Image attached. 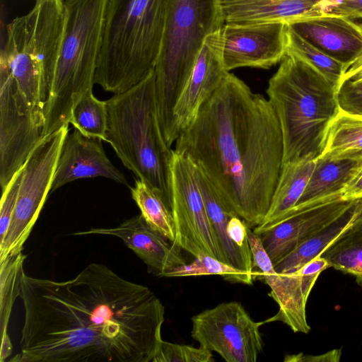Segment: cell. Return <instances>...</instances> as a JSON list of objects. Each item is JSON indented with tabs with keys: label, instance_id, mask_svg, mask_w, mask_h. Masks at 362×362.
<instances>
[{
	"label": "cell",
	"instance_id": "cell-1",
	"mask_svg": "<svg viewBox=\"0 0 362 362\" xmlns=\"http://www.w3.org/2000/svg\"><path fill=\"white\" fill-rule=\"evenodd\" d=\"M21 352L12 362H152L165 308L148 287L91 263L74 279L25 274Z\"/></svg>",
	"mask_w": 362,
	"mask_h": 362
},
{
	"label": "cell",
	"instance_id": "cell-2",
	"mask_svg": "<svg viewBox=\"0 0 362 362\" xmlns=\"http://www.w3.org/2000/svg\"><path fill=\"white\" fill-rule=\"evenodd\" d=\"M175 143L249 228L261 224L284 160L280 123L268 99L228 72Z\"/></svg>",
	"mask_w": 362,
	"mask_h": 362
},
{
	"label": "cell",
	"instance_id": "cell-3",
	"mask_svg": "<svg viewBox=\"0 0 362 362\" xmlns=\"http://www.w3.org/2000/svg\"><path fill=\"white\" fill-rule=\"evenodd\" d=\"M266 92L281 129L283 164L318 158L340 110L337 89L305 61L286 53Z\"/></svg>",
	"mask_w": 362,
	"mask_h": 362
},
{
	"label": "cell",
	"instance_id": "cell-4",
	"mask_svg": "<svg viewBox=\"0 0 362 362\" xmlns=\"http://www.w3.org/2000/svg\"><path fill=\"white\" fill-rule=\"evenodd\" d=\"M168 0H107L94 83L114 94L155 69Z\"/></svg>",
	"mask_w": 362,
	"mask_h": 362
},
{
	"label": "cell",
	"instance_id": "cell-5",
	"mask_svg": "<svg viewBox=\"0 0 362 362\" xmlns=\"http://www.w3.org/2000/svg\"><path fill=\"white\" fill-rule=\"evenodd\" d=\"M105 101L106 142L122 164L157 192L170 209L173 150L160 125L154 69L135 86Z\"/></svg>",
	"mask_w": 362,
	"mask_h": 362
},
{
	"label": "cell",
	"instance_id": "cell-6",
	"mask_svg": "<svg viewBox=\"0 0 362 362\" xmlns=\"http://www.w3.org/2000/svg\"><path fill=\"white\" fill-rule=\"evenodd\" d=\"M107 0H64L66 23L44 110L42 136L69 124L75 105L93 92Z\"/></svg>",
	"mask_w": 362,
	"mask_h": 362
},
{
	"label": "cell",
	"instance_id": "cell-7",
	"mask_svg": "<svg viewBox=\"0 0 362 362\" xmlns=\"http://www.w3.org/2000/svg\"><path fill=\"white\" fill-rule=\"evenodd\" d=\"M221 0H168L154 69L158 118L168 145L175 142L173 110L208 35L224 25Z\"/></svg>",
	"mask_w": 362,
	"mask_h": 362
},
{
	"label": "cell",
	"instance_id": "cell-8",
	"mask_svg": "<svg viewBox=\"0 0 362 362\" xmlns=\"http://www.w3.org/2000/svg\"><path fill=\"white\" fill-rule=\"evenodd\" d=\"M69 124L44 136L23 165L15 208L6 235L0 242V261L21 252L52 185Z\"/></svg>",
	"mask_w": 362,
	"mask_h": 362
},
{
	"label": "cell",
	"instance_id": "cell-9",
	"mask_svg": "<svg viewBox=\"0 0 362 362\" xmlns=\"http://www.w3.org/2000/svg\"><path fill=\"white\" fill-rule=\"evenodd\" d=\"M170 210L175 228L174 244L194 257L211 255L224 262L201 194L194 165L173 150Z\"/></svg>",
	"mask_w": 362,
	"mask_h": 362
},
{
	"label": "cell",
	"instance_id": "cell-10",
	"mask_svg": "<svg viewBox=\"0 0 362 362\" xmlns=\"http://www.w3.org/2000/svg\"><path fill=\"white\" fill-rule=\"evenodd\" d=\"M192 337L199 346L218 353L227 362H255L263 351L259 327L242 304L220 303L192 317Z\"/></svg>",
	"mask_w": 362,
	"mask_h": 362
},
{
	"label": "cell",
	"instance_id": "cell-11",
	"mask_svg": "<svg viewBox=\"0 0 362 362\" xmlns=\"http://www.w3.org/2000/svg\"><path fill=\"white\" fill-rule=\"evenodd\" d=\"M42 138L25 98L9 71L0 66V184L4 191Z\"/></svg>",
	"mask_w": 362,
	"mask_h": 362
},
{
	"label": "cell",
	"instance_id": "cell-12",
	"mask_svg": "<svg viewBox=\"0 0 362 362\" xmlns=\"http://www.w3.org/2000/svg\"><path fill=\"white\" fill-rule=\"evenodd\" d=\"M247 238L254 269H257V276L270 288L269 296L279 306L277 313L265 323L281 321L294 332L308 333L310 327L306 320V303L320 274H308L300 269L291 274H279L274 268L260 235L248 229Z\"/></svg>",
	"mask_w": 362,
	"mask_h": 362
},
{
	"label": "cell",
	"instance_id": "cell-13",
	"mask_svg": "<svg viewBox=\"0 0 362 362\" xmlns=\"http://www.w3.org/2000/svg\"><path fill=\"white\" fill-rule=\"evenodd\" d=\"M288 28L283 23L224 24L221 33L226 69H268L281 62L287 52Z\"/></svg>",
	"mask_w": 362,
	"mask_h": 362
},
{
	"label": "cell",
	"instance_id": "cell-14",
	"mask_svg": "<svg viewBox=\"0 0 362 362\" xmlns=\"http://www.w3.org/2000/svg\"><path fill=\"white\" fill-rule=\"evenodd\" d=\"M221 29L205 39L192 71L173 110V134L176 141L193 122L202 105L218 88L228 71L223 60Z\"/></svg>",
	"mask_w": 362,
	"mask_h": 362
},
{
	"label": "cell",
	"instance_id": "cell-15",
	"mask_svg": "<svg viewBox=\"0 0 362 362\" xmlns=\"http://www.w3.org/2000/svg\"><path fill=\"white\" fill-rule=\"evenodd\" d=\"M358 199L340 197L323 202L288 215L261 233L262 243L273 264L339 216Z\"/></svg>",
	"mask_w": 362,
	"mask_h": 362
},
{
	"label": "cell",
	"instance_id": "cell-16",
	"mask_svg": "<svg viewBox=\"0 0 362 362\" xmlns=\"http://www.w3.org/2000/svg\"><path fill=\"white\" fill-rule=\"evenodd\" d=\"M288 26L346 69L362 56V22L343 16L319 15Z\"/></svg>",
	"mask_w": 362,
	"mask_h": 362
},
{
	"label": "cell",
	"instance_id": "cell-17",
	"mask_svg": "<svg viewBox=\"0 0 362 362\" xmlns=\"http://www.w3.org/2000/svg\"><path fill=\"white\" fill-rule=\"evenodd\" d=\"M101 139L77 129L69 133L58 159L51 192L78 179L103 177L130 187L123 173L107 156Z\"/></svg>",
	"mask_w": 362,
	"mask_h": 362
},
{
	"label": "cell",
	"instance_id": "cell-18",
	"mask_svg": "<svg viewBox=\"0 0 362 362\" xmlns=\"http://www.w3.org/2000/svg\"><path fill=\"white\" fill-rule=\"evenodd\" d=\"M74 235H105L120 238L158 276L187 264L181 248L153 230L141 214L114 228H91Z\"/></svg>",
	"mask_w": 362,
	"mask_h": 362
},
{
	"label": "cell",
	"instance_id": "cell-19",
	"mask_svg": "<svg viewBox=\"0 0 362 362\" xmlns=\"http://www.w3.org/2000/svg\"><path fill=\"white\" fill-rule=\"evenodd\" d=\"M320 0H221L225 24L283 23L310 16Z\"/></svg>",
	"mask_w": 362,
	"mask_h": 362
},
{
	"label": "cell",
	"instance_id": "cell-20",
	"mask_svg": "<svg viewBox=\"0 0 362 362\" xmlns=\"http://www.w3.org/2000/svg\"><path fill=\"white\" fill-rule=\"evenodd\" d=\"M361 165L362 157L320 156L315 159L314 170L298 202L281 219L323 202L342 197L344 189Z\"/></svg>",
	"mask_w": 362,
	"mask_h": 362
},
{
	"label": "cell",
	"instance_id": "cell-21",
	"mask_svg": "<svg viewBox=\"0 0 362 362\" xmlns=\"http://www.w3.org/2000/svg\"><path fill=\"white\" fill-rule=\"evenodd\" d=\"M195 168L199 190L224 262L255 278L256 274L250 250L238 247L227 233L228 221L238 215L221 199L206 175Z\"/></svg>",
	"mask_w": 362,
	"mask_h": 362
},
{
	"label": "cell",
	"instance_id": "cell-22",
	"mask_svg": "<svg viewBox=\"0 0 362 362\" xmlns=\"http://www.w3.org/2000/svg\"><path fill=\"white\" fill-rule=\"evenodd\" d=\"M362 220V199L334 221L320 229L296 250L274 264L276 273L295 272L319 257L331 244L351 227Z\"/></svg>",
	"mask_w": 362,
	"mask_h": 362
},
{
	"label": "cell",
	"instance_id": "cell-23",
	"mask_svg": "<svg viewBox=\"0 0 362 362\" xmlns=\"http://www.w3.org/2000/svg\"><path fill=\"white\" fill-rule=\"evenodd\" d=\"M315 160L305 158L284 163L270 206L263 221L253 228L260 235L266 231L297 204L309 182Z\"/></svg>",
	"mask_w": 362,
	"mask_h": 362
},
{
	"label": "cell",
	"instance_id": "cell-24",
	"mask_svg": "<svg viewBox=\"0 0 362 362\" xmlns=\"http://www.w3.org/2000/svg\"><path fill=\"white\" fill-rule=\"evenodd\" d=\"M27 256L23 252L8 256L0 261V362L12 353V344L8 334V325L14 302L20 297L21 284L25 274L23 264Z\"/></svg>",
	"mask_w": 362,
	"mask_h": 362
},
{
	"label": "cell",
	"instance_id": "cell-25",
	"mask_svg": "<svg viewBox=\"0 0 362 362\" xmlns=\"http://www.w3.org/2000/svg\"><path fill=\"white\" fill-rule=\"evenodd\" d=\"M320 156L362 157V115L339 110L330 123Z\"/></svg>",
	"mask_w": 362,
	"mask_h": 362
},
{
	"label": "cell",
	"instance_id": "cell-26",
	"mask_svg": "<svg viewBox=\"0 0 362 362\" xmlns=\"http://www.w3.org/2000/svg\"><path fill=\"white\" fill-rule=\"evenodd\" d=\"M330 267L351 274L362 286V220L356 223L320 255Z\"/></svg>",
	"mask_w": 362,
	"mask_h": 362
},
{
	"label": "cell",
	"instance_id": "cell-27",
	"mask_svg": "<svg viewBox=\"0 0 362 362\" xmlns=\"http://www.w3.org/2000/svg\"><path fill=\"white\" fill-rule=\"evenodd\" d=\"M133 199L147 223L166 239L173 243L175 228L172 212L163 199L144 182L137 179L130 187Z\"/></svg>",
	"mask_w": 362,
	"mask_h": 362
},
{
	"label": "cell",
	"instance_id": "cell-28",
	"mask_svg": "<svg viewBox=\"0 0 362 362\" xmlns=\"http://www.w3.org/2000/svg\"><path fill=\"white\" fill-rule=\"evenodd\" d=\"M286 53L293 54L305 61L338 90L346 70L345 66L307 42L289 26Z\"/></svg>",
	"mask_w": 362,
	"mask_h": 362
},
{
	"label": "cell",
	"instance_id": "cell-29",
	"mask_svg": "<svg viewBox=\"0 0 362 362\" xmlns=\"http://www.w3.org/2000/svg\"><path fill=\"white\" fill-rule=\"evenodd\" d=\"M69 123L83 135L106 141V101L98 99L93 92L88 93L73 107Z\"/></svg>",
	"mask_w": 362,
	"mask_h": 362
},
{
	"label": "cell",
	"instance_id": "cell-30",
	"mask_svg": "<svg viewBox=\"0 0 362 362\" xmlns=\"http://www.w3.org/2000/svg\"><path fill=\"white\" fill-rule=\"evenodd\" d=\"M203 275H221L231 283L253 284L254 277L211 255H202L184 265L167 273L164 277H186Z\"/></svg>",
	"mask_w": 362,
	"mask_h": 362
},
{
	"label": "cell",
	"instance_id": "cell-31",
	"mask_svg": "<svg viewBox=\"0 0 362 362\" xmlns=\"http://www.w3.org/2000/svg\"><path fill=\"white\" fill-rule=\"evenodd\" d=\"M211 351L201 346L194 347L170 343L161 339L152 362H212Z\"/></svg>",
	"mask_w": 362,
	"mask_h": 362
},
{
	"label": "cell",
	"instance_id": "cell-32",
	"mask_svg": "<svg viewBox=\"0 0 362 362\" xmlns=\"http://www.w3.org/2000/svg\"><path fill=\"white\" fill-rule=\"evenodd\" d=\"M23 165L16 172L6 189L2 191L0 206V242L8 228L17 200L23 175Z\"/></svg>",
	"mask_w": 362,
	"mask_h": 362
},
{
	"label": "cell",
	"instance_id": "cell-33",
	"mask_svg": "<svg viewBox=\"0 0 362 362\" xmlns=\"http://www.w3.org/2000/svg\"><path fill=\"white\" fill-rule=\"evenodd\" d=\"M338 15L362 20V0H320L310 16Z\"/></svg>",
	"mask_w": 362,
	"mask_h": 362
},
{
	"label": "cell",
	"instance_id": "cell-34",
	"mask_svg": "<svg viewBox=\"0 0 362 362\" xmlns=\"http://www.w3.org/2000/svg\"><path fill=\"white\" fill-rule=\"evenodd\" d=\"M337 95L341 110L362 115V81L342 82Z\"/></svg>",
	"mask_w": 362,
	"mask_h": 362
},
{
	"label": "cell",
	"instance_id": "cell-35",
	"mask_svg": "<svg viewBox=\"0 0 362 362\" xmlns=\"http://www.w3.org/2000/svg\"><path fill=\"white\" fill-rule=\"evenodd\" d=\"M248 228L238 216L232 217L227 226V233L230 239L238 247L245 250H250L247 238Z\"/></svg>",
	"mask_w": 362,
	"mask_h": 362
},
{
	"label": "cell",
	"instance_id": "cell-36",
	"mask_svg": "<svg viewBox=\"0 0 362 362\" xmlns=\"http://www.w3.org/2000/svg\"><path fill=\"white\" fill-rule=\"evenodd\" d=\"M341 350L335 349L320 356H307L303 354L296 355H287L284 358L285 362H303V361H339Z\"/></svg>",
	"mask_w": 362,
	"mask_h": 362
},
{
	"label": "cell",
	"instance_id": "cell-37",
	"mask_svg": "<svg viewBox=\"0 0 362 362\" xmlns=\"http://www.w3.org/2000/svg\"><path fill=\"white\" fill-rule=\"evenodd\" d=\"M344 199H362V165L343 191Z\"/></svg>",
	"mask_w": 362,
	"mask_h": 362
},
{
	"label": "cell",
	"instance_id": "cell-38",
	"mask_svg": "<svg viewBox=\"0 0 362 362\" xmlns=\"http://www.w3.org/2000/svg\"><path fill=\"white\" fill-rule=\"evenodd\" d=\"M362 81V56L346 69L341 83L344 81Z\"/></svg>",
	"mask_w": 362,
	"mask_h": 362
},
{
	"label": "cell",
	"instance_id": "cell-39",
	"mask_svg": "<svg viewBox=\"0 0 362 362\" xmlns=\"http://www.w3.org/2000/svg\"><path fill=\"white\" fill-rule=\"evenodd\" d=\"M362 22V21H361Z\"/></svg>",
	"mask_w": 362,
	"mask_h": 362
}]
</instances>
